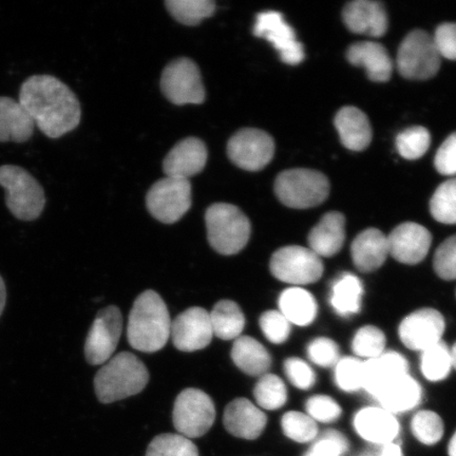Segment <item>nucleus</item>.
I'll use <instances>...</instances> for the list:
<instances>
[{
  "instance_id": "obj_1",
  "label": "nucleus",
  "mask_w": 456,
  "mask_h": 456,
  "mask_svg": "<svg viewBox=\"0 0 456 456\" xmlns=\"http://www.w3.org/2000/svg\"><path fill=\"white\" fill-rule=\"evenodd\" d=\"M19 102L50 139L61 138L81 122L82 108L76 94L47 74L28 77L20 86Z\"/></svg>"
},
{
  "instance_id": "obj_2",
  "label": "nucleus",
  "mask_w": 456,
  "mask_h": 456,
  "mask_svg": "<svg viewBox=\"0 0 456 456\" xmlns=\"http://www.w3.org/2000/svg\"><path fill=\"white\" fill-rule=\"evenodd\" d=\"M171 321L167 305L155 290H146L134 301L130 312L127 336L134 349L155 353L167 346Z\"/></svg>"
},
{
  "instance_id": "obj_3",
  "label": "nucleus",
  "mask_w": 456,
  "mask_h": 456,
  "mask_svg": "<svg viewBox=\"0 0 456 456\" xmlns=\"http://www.w3.org/2000/svg\"><path fill=\"white\" fill-rule=\"evenodd\" d=\"M150 381V373L138 357L122 352L111 357L96 373L94 389L102 403L139 395Z\"/></svg>"
},
{
  "instance_id": "obj_4",
  "label": "nucleus",
  "mask_w": 456,
  "mask_h": 456,
  "mask_svg": "<svg viewBox=\"0 0 456 456\" xmlns=\"http://www.w3.org/2000/svg\"><path fill=\"white\" fill-rule=\"evenodd\" d=\"M0 186L5 191V205L16 219L34 221L41 216L45 207V191L27 169L12 164L2 165Z\"/></svg>"
},
{
  "instance_id": "obj_5",
  "label": "nucleus",
  "mask_w": 456,
  "mask_h": 456,
  "mask_svg": "<svg viewBox=\"0 0 456 456\" xmlns=\"http://www.w3.org/2000/svg\"><path fill=\"white\" fill-rule=\"evenodd\" d=\"M209 244L219 254L236 255L247 247L252 225L235 205L216 203L205 214Z\"/></svg>"
},
{
  "instance_id": "obj_6",
  "label": "nucleus",
  "mask_w": 456,
  "mask_h": 456,
  "mask_svg": "<svg viewBox=\"0 0 456 456\" xmlns=\"http://www.w3.org/2000/svg\"><path fill=\"white\" fill-rule=\"evenodd\" d=\"M275 192L285 207L296 209L316 208L326 201L330 182L326 175L312 169H289L277 176Z\"/></svg>"
},
{
  "instance_id": "obj_7",
  "label": "nucleus",
  "mask_w": 456,
  "mask_h": 456,
  "mask_svg": "<svg viewBox=\"0 0 456 456\" xmlns=\"http://www.w3.org/2000/svg\"><path fill=\"white\" fill-rule=\"evenodd\" d=\"M441 61L435 39L426 31L409 33L399 45L398 71L408 79L425 81L435 77L440 70Z\"/></svg>"
},
{
  "instance_id": "obj_8",
  "label": "nucleus",
  "mask_w": 456,
  "mask_h": 456,
  "mask_svg": "<svg viewBox=\"0 0 456 456\" xmlns=\"http://www.w3.org/2000/svg\"><path fill=\"white\" fill-rule=\"evenodd\" d=\"M215 419V404L207 393L198 389H186L176 397L173 420L179 435L190 440L201 437L213 427Z\"/></svg>"
},
{
  "instance_id": "obj_9",
  "label": "nucleus",
  "mask_w": 456,
  "mask_h": 456,
  "mask_svg": "<svg viewBox=\"0 0 456 456\" xmlns=\"http://www.w3.org/2000/svg\"><path fill=\"white\" fill-rule=\"evenodd\" d=\"M270 269L278 281L293 285H306L322 278L323 264L321 256L310 248L290 245L273 253Z\"/></svg>"
},
{
  "instance_id": "obj_10",
  "label": "nucleus",
  "mask_w": 456,
  "mask_h": 456,
  "mask_svg": "<svg viewBox=\"0 0 456 456\" xmlns=\"http://www.w3.org/2000/svg\"><path fill=\"white\" fill-rule=\"evenodd\" d=\"M147 208L165 224L178 222L191 207V184L188 180L167 178L153 184L146 197Z\"/></svg>"
},
{
  "instance_id": "obj_11",
  "label": "nucleus",
  "mask_w": 456,
  "mask_h": 456,
  "mask_svg": "<svg viewBox=\"0 0 456 456\" xmlns=\"http://www.w3.org/2000/svg\"><path fill=\"white\" fill-rule=\"evenodd\" d=\"M161 88L175 105L202 104L205 89L198 66L190 59L171 61L162 73Z\"/></svg>"
},
{
  "instance_id": "obj_12",
  "label": "nucleus",
  "mask_w": 456,
  "mask_h": 456,
  "mask_svg": "<svg viewBox=\"0 0 456 456\" xmlns=\"http://www.w3.org/2000/svg\"><path fill=\"white\" fill-rule=\"evenodd\" d=\"M275 153V142L264 130L245 128L233 134L227 144L231 161L248 171H259L269 165Z\"/></svg>"
},
{
  "instance_id": "obj_13",
  "label": "nucleus",
  "mask_w": 456,
  "mask_h": 456,
  "mask_svg": "<svg viewBox=\"0 0 456 456\" xmlns=\"http://www.w3.org/2000/svg\"><path fill=\"white\" fill-rule=\"evenodd\" d=\"M123 330V316L117 306L99 312L85 342V356L93 366L106 363L118 345Z\"/></svg>"
},
{
  "instance_id": "obj_14",
  "label": "nucleus",
  "mask_w": 456,
  "mask_h": 456,
  "mask_svg": "<svg viewBox=\"0 0 456 456\" xmlns=\"http://www.w3.org/2000/svg\"><path fill=\"white\" fill-rule=\"evenodd\" d=\"M254 36L270 42L285 64L296 66L305 60L304 45L297 41L294 28L276 11L256 15Z\"/></svg>"
},
{
  "instance_id": "obj_15",
  "label": "nucleus",
  "mask_w": 456,
  "mask_h": 456,
  "mask_svg": "<svg viewBox=\"0 0 456 456\" xmlns=\"http://www.w3.org/2000/svg\"><path fill=\"white\" fill-rule=\"evenodd\" d=\"M170 338L176 349L195 352L212 342L214 330L209 313L202 307H191L171 322Z\"/></svg>"
},
{
  "instance_id": "obj_16",
  "label": "nucleus",
  "mask_w": 456,
  "mask_h": 456,
  "mask_svg": "<svg viewBox=\"0 0 456 456\" xmlns=\"http://www.w3.org/2000/svg\"><path fill=\"white\" fill-rule=\"evenodd\" d=\"M444 319L433 309H420L410 314L399 326V338L410 350L423 352L442 340Z\"/></svg>"
},
{
  "instance_id": "obj_17",
  "label": "nucleus",
  "mask_w": 456,
  "mask_h": 456,
  "mask_svg": "<svg viewBox=\"0 0 456 456\" xmlns=\"http://www.w3.org/2000/svg\"><path fill=\"white\" fill-rule=\"evenodd\" d=\"M432 236L426 227L413 222L398 225L387 237L389 255L403 265H418L426 258Z\"/></svg>"
},
{
  "instance_id": "obj_18",
  "label": "nucleus",
  "mask_w": 456,
  "mask_h": 456,
  "mask_svg": "<svg viewBox=\"0 0 456 456\" xmlns=\"http://www.w3.org/2000/svg\"><path fill=\"white\" fill-rule=\"evenodd\" d=\"M208 151L201 140L188 138L181 141L164 159L163 169L169 178L188 180L204 169Z\"/></svg>"
},
{
  "instance_id": "obj_19",
  "label": "nucleus",
  "mask_w": 456,
  "mask_h": 456,
  "mask_svg": "<svg viewBox=\"0 0 456 456\" xmlns=\"http://www.w3.org/2000/svg\"><path fill=\"white\" fill-rule=\"evenodd\" d=\"M224 424L232 436L254 441L264 433L267 418L265 413L248 399L237 398L227 404Z\"/></svg>"
},
{
  "instance_id": "obj_20",
  "label": "nucleus",
  "mask_w": 456,
  "mask_h": 456,
  "mask_svg": "<svg viewBox=\"0 0 456 456\" xmlns=\"http://www.w3.org/2000/svg\"><path fill=\"white\" fill-rule=\"evenodd\" d=\"M342 19L351 32L372 37H384L389 26L384 5L372 0L347 4Z\"/></svg>"
},
{
  "instance_id": "obj_21",
  "label": "nucleus",
  "mask_w": 456,
  "mask_h": 456,
  "mask_svg": "<svg viewBox=\"0 0 456 456\" xmlns=\"http://www.w3.org/2000/svg\"><path fill=\"white\" fill-rule=\"evenodd\" d=\"M406 374V358L397 352H384L379 357L364 362L363 389L375 398L386 387Z\"/></svg>"
},
{
  "instance_id": "obj_22",
  "label": "nucleus",
  "mask_w": 456,
  "mask_h": 456,
  "mask_svg": "<svg viewBox=\"0 0 456 456\" xmlns=\"http://www.w3.org/2000/svg\"><path fill=\"white\" fill-rule=\"evenodd\" d=\"M354 428L363 440L380 446L395 442L401 430L395 414L375 407L358 411L354 418Z\"/></svg>"
},
{
  "instance_id": "obj_23",
  "label": "nucleus",
  "mask_w": 456,
  "mask_h": 456,
  "mask_svg": "<svg viewBox=\"0 0 456 456\" xmlns=\"http://www.w3.org/2000/svg\"><path fill=\"white\" fill-rule=\"evenodd\" d=\"M346 59L352 65L366 69L370 81H389L393 72V62L383 45L374 42H359L350 45Z\"/></svg>"
},
{
  "instance_id": "obj_24",
  "label": "nucleus",
  "mask_w": 456,
  "mask_h": 456,
  "mask_svg": "<svg viewBox=\"0 0 456 456\" xmlns=\"http://www.w3.org/2000/svg\"><path fill=\"white\" fill-rule=\"evenodd\" d=\"M353 264L358 271L370 273L385 264L389 247L387 237L378 228H368L359 233L351 247Z\"/></svg>"
},
{
  "instance_id": "obj_25",
  "label": "nucleus",
  "mask_w": 456,
  "mask_h": 456,
  "mask_svg": "<svg viewBox=\"0 0 456 456\" xmlns=\"http://www.w3.org/2000/svg\"><path fill=\"white\" fill-rule=\"evenodd\" d=\"M345 239V216L338 212H330L312 228L309 235L310 249L321 258H329L340 252Z\"/></svg>"
},
{
  "instance_id": "obj_26",
  "label": "nucleus",
  "mask_w": 456,
  "mask_h": 456,
  "mask_svg": "<svg viewBox=\"0 0 456 456\" xmlns=\"http://www.w3.org/2000/svg\"><path fill=\"white\" fill-rule=\"evenodd\" d=\"M36 127L19 101L0 96V142H26L32 138Z\"/></svg>"
},
{
  "instance_id": "obj_27",
  "label": "nucleus",
  "mask_w": 456,
  "mask_h": 456,
  "mask_svg": "<svg viewBox=\"0 0 456 456\" xmlns=\"http://www.w3.org/2000/svg\"><path fill=\"white\" fill-rule=\"evenodd\" d=\"M335 127L342 144L352 151H362L372 141L369 118L355 107H344L336 114Z\"/></svg>"
},
{
  "instance_id": "obj_28",
  "label": "nucleus",
  "mask_w": 456,
  "mask_h": 456,
  "mask_svg": "<svg viewBox=\"0 0 456 456\" xmlns=\"http://www.w3.org/2000/svg\"><path fill=\"white\" fill-rule=\"evenodd\" d=\"M375 399L387 412H407L420 403L421 387L418 381L406 374L386 387Z\"/></svg>"
},
{
  "instance_id": "obj_29",
  "label": "nucleus",
  "mask_w": 456,
  "mask_h": 456,
  "mask_svg": "<svg viewBox=\"0 0 456 456\" xmlns=\"http://www.w3.org/2000/svg\"><path fill=\"white\" fill-rule=\"evenodd\" d=\"M233 363L249 376H264L272 367L269 351L249 336H240L233 342L232 349Z\"/></svg>"
},
{
  "instance_id": "obj_30",
  "label": "nucleus",
  "mask_w": 456,
  "mask_h": 456,
  "mask_svg": "<svg viewBox=\"0 0 456 456\" xmlns=\"http://www.w3.org/2000/svg\"><path fill=\"white\" fill-rule=\"evenodd\" d=\"M279 312L290 323L299 327L309 326L317 316L315 298L307 290L301 288H289L283 290L278 300Z\"/></svg>"
},
{
  "instance_id": "obj_31",
  "label": "nucleus",
  "mask_w": 456,
  "mask_h": 456,
  "mask_svg": "<svg viewBox=\"0 0 456 456\" xmlns=\"http://www.w3.org/2000/svg\"><path fill=\"white\" fill-rule=\"evenodd\" d=\"M210 322L214 336L224 340H232L240 338L245 328V317L236 302L221 300L209 313Z\"/></svg>"
},
{
  "instance_id": "obj_32",
  "label": "nucleus",
  "mask_w": 456,
  "mask_h": 456,
  "mask_svg": "<svg viewBox=\"0 0 456 456\" xmlns=\"http://www.w3.org/2000/svg\"><path fill=\"white\" fill-rule=\"evenodd\" d=\"M362 283L355 275L344 273L333 285L330 305L341 316L355 315L361 310Z\"/></svg>"
},
{
  "instance_id": "obj_33",
  "label": "nucleus",
  "mask_w": 456,
  "mask_h": 456,
  "mask_svg": "<svg viewBox=\"0 0 456 456\" xmlns=\"http://www.w3.org/2000/svg\"><path fill=\"white\" fill-rule=\"evenodd\" d=\"M421 353L420 369L428 380L441 381L448 378L452 362L450 349L444 341L437 342Z\"/></svg>"
},
{
  "instance_id": "obj_34",
  "label": "nucleus",
  "mask_w": 456,
  "mask_h": 456,
  "mask_svg": "<svg viewBox=\"0 0 456 456\" xmlns=\"http://www.w3.org/2000/svg\"><path fill=\"white\" fill-rule=\"evenodd\" d=\"M167 7L181 24L196 26L214 14L216 4L212 0H167Z\"/></svg>"
},
{
  "instance_id": "obj_35",
  "label": "nucleus",
  "mask_w": 456,
  "mask_h": 456,
  "mask_svg": "<svg viewBox=\"0 0 456 456\" xmlns=\"http://www.w3.org/2000/svg\"><path fill=\"white\" fill-rule=\"evenodd\" d=\"M254 396L260 408L278 410L288 402L287 386L277 375L267 373L256 384Z\"/></svg>"
},
{
  "instance_id": "obj_36",
  "label": "nucleus",
  "mask_w": 456,
  "mask_h": 456,
  "mask_svg": "<svg viewBox=\"0 0 456 456\" xmlns=\"http://www.w3.org/2000/svg\"><path fill=\"white\" fill-rule=\"evenodd\" d=\"M433 218L444 224H456V179L437 187L430 201Z\"/></svg>"
},
{
  "instance_id": "obj_37",
  "label": "nucleus",
  "mask_w": 456,
  "mask_h": 456,
  "mask_svg": "<svg viewBox=\"0 0 456 456\" xmlns=\"http://www.w3.org/2000/svg\"><path fill=\"white\" fill-rule=\"evenodd\" d=\"M146 456H199L195 444L181 435L158 436L147 448Z\"/></svg>"
},
{
  "instance_id": "obj_38",
  "label": "nucleus",
  "mask_w": 456,
  "mask_h": 456,
  "mask_svg": "<svg viewBox=\"0 0 456 456\" xmlns=\"http://www.w3.org/2000/svg\"><path fill=\"white\" fill-rule=\"evenodd\" d=\"M431 136L425 127L415 126L404 129L396 136V148L403 158L418 159L429 150Z\"/></svg>"
},
{
  "instance_id": "obj_39",
  "label": "nucleus",
  "mask_w": 456,
  "mask_h": 456,
  "mask_svg": "<svg viewBox=\"0 0 456 456\" xmlns=\"http://www.w3.org/2000/svg\"><path fill=\"white\" fill-rule=\"evenodd\" d=\"M281 427L285 436L297 443H310L318 436L316 421L309 415L290 411L285 413L281 419Z\"/></svg>"
},
{
  "instance_id": "obj_40",
  "label": "nucleus",
  "mask_w": 456,
  "mask_h": 456,
  "mask_svg": "<svg viewBox=\"0 0 456 456\" xmlns=\"http://www.w3.org/2000/svg\"><path fill=\"white\" fill-rule=\"evenodd\" d=\"M386 336L379 328L367 326L358 330L352 341V350L359 357L373 359L383 354Z\"/></svg>"
},
{
  "instance_id": "obj_41",
  "label": "nucleus",
  "mask_w": 456,
  "mask_h": 456,
  "mask_svg": "<svg viewBox=\"0 0 456 456\" xmlns=\"http://www.w3.org/2000/svg\"><path fill=\"white\" fill-rule=\"evenodd\" d=\"M413 436L420 443L432 446L442 440L444 423L441 416L432 411H419L413 416L411 421Z\"/></svg>"
},
{
  "instance_id": "obj_42",
  "label": "nucleus",
  "mask_w": 456,
  "mask_h": 456,
  "mask_svg": "<svg viewBox=\"0 0 456 456\" xmlns=\"http://www.w3.org/2000/svg\"><path fill=\"white\" fill-rule=\"evenodd\" d=\"M364 362L354 357H346L335 364L336 384L345 392L363 389Z\"/></svg>"
},
{
  "instance_id": "obj_43",
  "label": "nucleus",
  "mask_w": 456,
  "mask_h": 456,
  "mask_svg": "<svg viewBox=\"0 0 456 456\" xmlns=\"http://www.w3.org/2000/svg\"><path fill=\"white\" fill-rule=\"evenodd\" d=\"M350 452V443L338 430H326L313 441L304 456H346Z\"/></svg>"
},
{
  "instance_id": "obj_44",
  "label": "nucleus",
  "mask_w": 456,
  "mask_h": 456,
  "mask_svg": "<svg viewBox=\"0 0 456 456\" xmlns=\"http://www.w3.org/2000/svg\"><path fill=\"white\" fill-rule=\"evenodd\" d=\"M260 328L272 344L281 345L290 334V322L279 311H267L260 317Z\"/></svg>"
},
{
  "instance_id": "obj_45",
  "label": "nucleus",
  "mask_w": 456,
  "mask_h": 456,
  "mask_svg": "<svg viewBox=\"0 0 456 456\" xmlns=\"http://www.w3.org/2000/svg\"><path fill=\"white\" fill-rule=\"evenodd\" d=\"M306 414L315 421L330 424L338 420L341 416V408L332 397L327 395H315L305 403Z\"/></svg>"
},
{
  "instance_id": "obj_46",
  "label": "nucleus",
  "mask_w": 456,
  "mask_h": 456,
  "mask_svg": "<svg viewBox=\"0 0 456 456\" xmlns=\"http://www.w3.org/2000/svg\"><path fill=\"white\" fill-rule=\"evenodd\" d=\"M436 273L444 281H455L456 279V235L444 240L436 249L435 255Z\"/></svg>"
},
{
  "instance_id": "obj_47",
  "label": "nucleus",
  "mask_w": 456,
  "mask_h": 456,
  "mask_svg": "<svg viewBox=\"0 0 456 456\" xmlns=\"http://www.w3.org/2000/svg\"><path fill=\"white\" fill-rule=\"evenodd\" d=\"M306 352L312 362L323 368L335 366L339 362L338 346L330 338H318L312 340Z\"/></svg>"
},
{
  "instance_id": "obj_48",
  "label": "nucleus",
  "mask_w": 456,
  "mask_h": 456,
  "mask_svg": "<svg viewBox=\"0 0 456 456\" xmlns=\"http://www.w3.org/2000/svg\"><path fill=\"white\" fill-rule=\"evenodd\" d=\"M284 372L293 386L309 390L315 385L316 376L312 368L300 358H289L284 362Z\"/></svg>"
},
{
  "instance_id": "obj_49",
  "label": "nucleus",
  "mask_w": 456,
  "mask_h": 456,
  "mask_svg": "<svg viewBox=\"0 0 456 456\" xmlns=\"http://www.w3.org/2000/svg\"><path fill=\"white\" fill-rule=\"evenodd\" d=\"M438 53L444 59L456 61V24L444 22L437 27L433 36Z\"/></svg>"
},
{
  "instance_id": "obj_50",
  "label": "nucleus",
  "mask_w": 456,
  "mask_h": 456,
  "mask_svg": "<svg viewBox=\"0 0 456 456\" xmlns=\"http://www.w3.org/2000/svg\"><path fill=\"white\" fill-rule=\"evenodd\" d=\"M436 168L443 175H456V133L449 135L437 151Z\"/></svg>"
},
{
  "instance_id": "obj_51",
  "label": "nucleus",
  "mask_w": 456,
  "mask_h": 456,
  "mask_svg": "<svg viewBox=\"0 0 456 456\" xmlns=\"http://www.w3.org/2000/svg\"><path fill=\"white\" fill-rule=\"evenodd\" d=\"M379 456H403L402 448L397 444H387L380 449Z\"/></svg>"
},
{
  "instance_id": "obj_52",
  "label": "nucleus",
  "mask_w": 456,
  "mask_h": 456,
  "mask_svg": "<svg viewBox=\"0 0 456 456\" xmlns=\"http://www.w3.org/2000/svg\"><path fill=\"white\" fill-rule=\"evenodd\" d=\"M5 304H7V289L2 276H0V316L4 310Z\"/></svg>"
},
{
  "instance_id": "obj_53",
  "label": "nucleus",
  "mask_w": 456,
  "mask_h": 456,
  "mask_svg": "<svg viewBox=\"0 0 456 456\" xmlns=\"http://www.w3.org/2000/svg\"><path fill=\"white\" fill-rule=\"evenodd\" d=\"M448 453L449 456H456V431L452 437V440H450L449 446H448Z\"/></svg>"
},
{
  "instance_id": "obj_54",
  "label": "nucleus",
  "mask_w": 456,
  "mask_h": 456,
  "mask_svg": "<svg viewBox=\"0 0 456 456\" xmlns=\"http://www.w3.org/2000/svg\"><path fill=\"white\" fill-rule=\"evenodd\" d=\"M380 454V449L379 450H367V452H362L361 454H358L357 456H379Z\"/></svg>"
},
{
  "instance_id": "obj_55",
  "label": "nucleus",
  "mask_w": 456,
  "mask_h": 456,
  "mask_svg": "<svg viewBox=\"0 0 456 456\" xmlns=\"http://www.w3.org/2000/svg\"><path fill=\"white\" fill-rule=\"evenodd\" d=\"M450 354H452V368L456 370V342L452 349L450 350Z\"/></svg>"
}]
</instances>
